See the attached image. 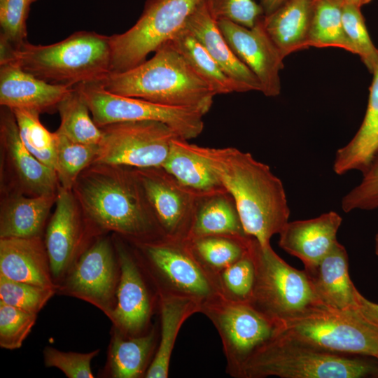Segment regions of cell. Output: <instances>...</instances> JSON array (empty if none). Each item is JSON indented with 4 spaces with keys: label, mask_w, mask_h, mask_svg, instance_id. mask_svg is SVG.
<instances>
[{
    "label": "cell",
    "mask_w": 378,
    "mask_h": 378,
    "mask_svg": "<svg viewBox=\"0 0 378 378\" xmlns=\"http://www.w3.org/2000/svg\"><path fill=\"white\" fill-rule=\"evenodd\" d=\"M72 192L92 233L113 232L132 245L165 238L133 168L93 163Z\"/></svg>",
    "instance_id": "1"
},
{
    "label": "cell",
    "mask_w": 378,
    "mask_h": 378,
    "mask_svg": "<svg viewBox=\"0 0 378 378\" xmlns=\"http://www.w3.org/2000/svg\"><path fill=\"white\" fill-rule=\"evenodd\" d=\"M232 197L246 234L262 246L288 222L290 209L281 181L270 167L234 147L189 144Z\"/></svg>",
    "instance_id": "2"
},
{
    "label": "cell",
    "mask_w": 378,
    "mask_h": 378,
    "mask_svg": "<svg viewBox=\"0 0 378 378\" xmlns=\"http://www.w3.org/2000/svg\"><path fill=\"white\" fill-rule=\"evenodd\" d=\"M154 52L140 64L122 72L110 73L97 82L107 91L119 95L189 108L204 115L208 113L216 93L172 41L163 43Z\"/></svg>",
    "instance_id": "3"
},
{
    "label": "cell",
    "mask_w": 378,
    "mask_h": 378,
    "mask_svg": "<svg viewBox=\"0 0 378 378\" xmlns=\"http://www.w3.org/2000/svg\"><path fill=\"white\" fill-rule=\"evenodd\" d=\"M368 358L321 350L277 330L247 360L242 378L378 377V360Z\"/></svg>",
    "instance_id": "4"
},
{
    "label": "cell",
    "mask_w": 378,
    "mask_h": 378,
    "mask_svg": "<svg viewBox=\"0 0 378 378\" xmlns=\"http://www.w3.org/2000/svg\"><path fill=\"white\" fill-rule=\"evenodd\" d=\"M10 62L53 85L73 88L97 82L110 73V36L78 31L50 45H34L26 40L15 48Z\"/></svg>",
    "instance_id": "5"
},
{
    "label": "cell",
    "mask_w": 378,
    "mask_h": 378,
    "mask_svg": "<svg viewBox=\"0 0 378 378\" xmlns=\"http://www.w3.org/2000/svg\"><path fill=\"white\" fill-rule=\"evenodd\" d=\"M255 269L248 304L276 326L306 310L321 305L309 277L284 261L271 247L251 237L248 245Z\"/></svg>",
    "instance_id": "6"
},
{
    "label": "cell",
    "mask_w": 378,
    "mask_h": 378,
    "mask_svg": "<svg viewBox=\"0 0 378 378\" xmlns=\"http://www.w3.org/2000/svg\"><path fill=\"white\" fill-rule=\"evenodd\" d=\"M133 246L158 296L188 298L201 305L222 295L218 274L200 262L188 241L164 238Z\"/></svg>",
    "instance_id": "7"
},
{
    "label": "cell",
    "mask_w": 378,
    "mask_h": 378,
    "mask_svg": "<svg viewBox=\"0 0 378 378\" xmlns=\"http://www.w3.org/2000/svg\"><path fill=\"white\" fill-rule=\"evenodd\" d=\"M305 343L328 352L376 358L378 328L356 310L312 307L277 326Z\"/></svg>",
    "instance_id": "8"
},
{
    "label": "cell",
    "mask_w": 378,
    "mask_h": 378,
    "mask_svg": "<svg viewBox=\"0 0 378 378\" xmlns=\"http://www.w3.org/2000/svg\"><path fill=\"white\" fill-rule=\"evenodd\" d=\"M202 0H146L136 23L110 36V73L132 69L183 29ZM109 73V74H110Z\"/></svg>",
    "instance_id": "9"
},
{
    "label": "cell",
    "mask_w": 378,
    "mask_h": 378,
    "mask_svg": "<svg viewBox=\"0 0 378 378\" xmlns=\"http://www.w3.org/2000/svg\"><path fill=\"white\" fill-rule=\"evenodd\" d=\"M74 88L99 128L122 122L155 120L166 124L179 138L187 141L198 136L204 128V115L192 108L119 95L107 91L98 82L80 83Z\"/></svg>",
    "instance_id": "10"
},
{
    "label": "cell",
    "mask_w": 378,
    "mask_h": 378,
    "mask_svg": "<svg viewBox=\"0 0 378 378\" xmlns=\"http://www.w3.org/2000/svg\"><path fill=\"white\" fill-rule=\"evenodd\" d=\"M218 332L226 360V372L242 378L244 367L253 354L277 330L276 325L248 303L219 295L201 304Z\"/></svg>",
    "instance_id": "11"
},
{
    "label": "cell",
    "mask_w": 378,
    "mask_h": 378,
    "mask_svg": "<svg viewBox=\"0 0 378 378\" xmlns=\"http://www.w3.org/2000/svg\"><path fill=\"white\" fill-rule=\"evenodd\" d=\"M101 130L94 163L131 168L162 167L173 139L178 136L168 125L155 120L117 122Z\"/></svg>",
    "instance_id": "12"
},
{
    "label": "cell",
    "mask_w": 378,
    "mask_h": 378,
    "mask_svg": "<svg viewBox=\"0 0 378 378\" xmlns=\"http://www.w3.org/2000/svg\"><path fill=\"white\" fill-rule=\"evenodd\" d=\"M119 279L115 246L108 238L100 237L80 254L57 292L89 302L110 318L116 304Z\"/></svg>",
    "instance_id": "13"
},
{
    "label": "cell",
    "mask_w": 378,
    "mask_h": 378,
    "mask_svg": "<svg viewBox=\"0 0 378 378\" xmlns=\"http://www.w3.org/2000/svg\"><path fill=\"white\" fill-rule=\"evenodd\" d=\"M1 191L34 197L58 193L56 172L34 157L22 144L11 109L0 113Z\"/></svg>",
    "instance_id": "14"
},
{
    "label": "cell",
    "mask_w": 378,
    "mask_h": 378,
    "mask_svg": "<svg viewBox=\"0 0 378 378\" xmlns=\"http://www.w3.org/2000/svg\"><path fill=\"white\" fill-rule=\"evenodd\" d=\"M167 239L187 241L203 197L162 167L133 168Z\"/></svg>",
    "instance_id": "15"
},
{
    "label": "cell",
    "mask_w": 378,
    "mask_h": 378,
    "mask_svg": "<svg viewBox=\"0 0 378 378\" xmlns=\"http://www.w3.org/2000/svg\"><path fill=\"white\" fill-rule=\"evenodd\" d=\"M92 234L72 190L59 186L44 239L57 286L88 246V237Z\"/></svg>",
    "instance_id": "16"
},
{
    "label": "cell",
    "mask_w": 378,
    "mask_h": 378,
    "mask_svg": "<svg viewBox=\"0 0 378 378\" xmlns=\"http://www.w3.org/2000/svg\"><path fill=\"white\" fill-rule=\"evenodd\" d=\"M217 22L233 52L259 80L261 92L267 97L279 95L284 57L266 31L263 17L251 28L227 20Z\"/></svg>",
    "instance_id": "17"
},
{
    "label": "cell",
    "mask_w": 378,
    "mask_h": 378,
    "mask_svg": "<svg viewBox=\"0 0 378 378\" xmlns=\"http://www.w3.org/2000/svg\"><path fill=\"white\" fill-rule=\"evenodd\" d=\"M115 251L120 266L116 304L110 319L127 336L141 335L150 328L153 298L136 255L120 241Z\"/></svg>",
    "instance_id": "18"
},
{
    "label": "cell",
    "mask_w": 378,
    "mask_h": 378,
    "mask_svg": "<svg viewBox=\"0 0 378 378\" xmlns=\"http://www.w3.org/2000/svg\"><path fill=\"white\" fill-rule=\"evenodd\" d=\"M72 88L43 81L16 62L0 64V105L13 109L52 113Z\"/></svg>",
    "instance_id": "19"
},
{
    "label": "cell",
    "mask_w": 378,
    "mask_h": 378,
    "mask_svg": "<svg viewBox=\"0 0 378 378\" xmlns=\"http://www.w3.org/2000/svg\"><path fill=\"white\" fill-rule=\"evenodd\" d=\"M342 222V217L333 211L311 219L288 221L279 234V246L299 258L304 270L312 269L337 242Z\"/></svg>",
    "instance_id": "20"
},
{
    "label": "cell",
    "mask_w": 378,
    "mask_h": 378,
    "mask_svg": "<svg viewBox=\"0 0 378 378\" xmlns=\"http://www.w3.org/2000/svg\"><path fill=\"white\" fill-rule=\"evenodd\" d=\"M0 275L57 291L42 237L0 238Z\"/></svg>",
    "instance_id": "21"
},
{
    "label": "cell",
    "mask_w": 378,
    "mask_h": 378,
    "mask_svg": "<svg viewBox=\"0 0 378 378\" xmlns=\"http://www.w3.org/2000/svg\"><path fill=\"white\" fill-rule=\"evenodd\" d=\"M185 27L205 47L223 71L237 85L239 92H261L259 80L233 52L204 0L192 13Z\"/></svg>",
    "instance_id": "22"
},
{
    "label": "cell",
    "mask_w": 378,
    "mask_h": 378,
    "mask_svg": "<svg viewBox=\"0 0 378 378\" xmlns=\"http://www.w3.org/2000/svg\"><path fill=\"white\" fill-rule=\"evenodd\" d=\"M321 305L338 310L357 309V288L350 279L346 248L338 241L314 267L304 270Z\"/></svg>",
    "instance_id": "23"
},
{
    "label": "cell",
    "mask_w": 378,
    "mask_h": 378,
    "mask_svg": "<svg viewBox=\"0 0 378 378\" xmlns=\"http://www.w3.org/2000/svg\"><path fill=\"white\" fill-rule=\"evenodd\" d=\"M369 98L363 122L350 141L335 153L332 169L338 175L364 173L378 155V59L372 71Z\"/></svg>",
    "instance_id": "24"
},
{
    "label": "cell",
    "mask_w": 378,
    "mask_h": 378,
    "mask_svg": "<svg viewBox=\"0 0 378 378\" xmlns=\"http://www.w3.org/2000/svg\"><path fill=\"white\" fill-rule=\"evenodd\" d=\"M56 195L1 194L0 238L42 237Z\"/></svg>",
    "instance_id": "25"
},
{
    "label": "cell",
    "mask_w": 378,
    "mask_h": 378,
    "mask_svg": "<svg viewBox=\"0 0 378 378\" xmlns=\"http://www.w3.org/2000/svg\"><path fill=\"white\" fill-rule=\"evenodd\" d=\"M160 335L153 358L146 378H167L176 340L184 322L192 315L200 313L197 301L174 295L158 296Z\"/></svg>",
    "instance_id": "26"
},
{
    "label": "cell",
    "mask_w": 378,
    "mask_h": 378,
    "mask_svg": "<svg viewBox=\"0 0 378 378\" xmlns=\"http://www.w3.org/2000/svg\"><path fill=\"white\" fill-rule=\"evenodd\" d=\"M312 0H286L272 13L263 16L266 31L285 58L308 48Z\"/></svg>",
    "instance_id": "27"
},
{
    "label": "cell",
    "mask_w": 378,
    "mask_h": 378,
    "mask_svg": "<svg viewBox=\"0 0 378 378\" xmlns=\"http://www.w3.org/2000/svg\"><path fill=\"white\" fill-rule=\"evenodd\" d=\"M158 343V330L151 326L146 332L127 336L115 328L109 351L112 377L139 378L145 374Z\"/></svg>",
    "instance_id": "28"
},
{
    "label": "cell",
    "mask_w": 378,
    "mask_h": 378,
    "mask_svg": "<svg viewBox=\"0 0 378 378\" xmlns=\"http://www.w3.org/2000/svg\"><path fill=\"white\" fill-rule=\"evenodd\" d=\"M180 183L206 195L227 192L207 164L189 147L187 140L173 139L162 167Z\"/></svg>",
    "instance_id": "29"
},
{
    "label": "cell",
    "mask_w": 378,
    "mask_h": 378,
    "mask_svg": "<svg viewBox=\"0 0 378 378\" xmlns=\"http://www.w3.org/2000/svg\"><path fill=\"white\" fill-rule=\"evenodd\" d=\"M208 236H248L243 228L234 201L227 192L203 197L187 241Z\"/></svg>",
    "instance_id": "30"
},
{
    "label": "cell",
    "mask_w": 378,
    "mask_h": 378,
    "mask_svg": "<svg viewBox=\"0 0 378 378\" xmlns=\"http://www.w3.org/2000/svg\"><path fill=\"white\" fill-rule=\"evenodd\" d=\"M195 72L216 94L239 92L234 83L223 71L201 42L186 27L171 40Z\"/></svg>",
    "instance_id": "31"
},
{
    "label": "cell",
    "mask_w": 378,
    "mask_h": 378,
    "mask_svg": "<svg viewBox=\"0 0 378 378\" xmlns=\"http://www.w3.org/2000/svg\"><path fill=\"white\" fill-rule=\"evenodd\" d=\"M342 6L340 0H312L309 47H334L353 53L343 28Z\"/></svg>",
    "instance_id": "32"
},
{
    "label": "cell",
    "mask_w": 378,
    "mask_h": 378,
    "mask_svg": "<svg viewBox=\"0 0 378 378\" xmlns=\"http://www.w3.org/2000/svg\"><path fill=\"white\" fill-rule=\"evenodd\" d=\"M60 125L56 132L80 144L99 145L102 131L90 115L85 100L73 87L57 107Z\"/></svg>",
    "instance_id": "33"
},
{
    "label": "cell",
    "mask_w": 378,
    "mask_h": 378,
    "mask_svg": "<svg viewBox=\"0 0 378 378\" xmlns=\"http://www.w3.org/2000/svg\"><path fill=\"white\" fill-rule=\"evenodd\" d=\"M251 238L208 236L186 241L200 262L218 274L247 252Z\"/></svg>",
    "instance_id": "34"
},
{
    "label": "cell",
    "mask_w": 378,
    "mask_h": 378,
    "mask_svg": "<svg viewBox=\"0 0 378 378\" xmlns=\"http://www.w3.org/2000/svg\"><path fill=\"white\" fill-rule=\"evenodd\" d=\"M56 133L55 172L59 186L72 190L81 172L95 161L99 145L74 142Z\"/></svg>",
    "instance_id": "35"
},
{
    "label": "cell",
    "mask_w": 378,
    "mask_h": 378,
    "mask_svg": "<svg viewBox=\"0 0 378 378\" xmlns=\"http://www.w3.org/2000/svg\"><path fill=\"white\" fill-rule=\"evenodd\" d=\"M20 139L26 148L38 160L56 168V133L48 131L40 122L39 113L24 109L11 110Z\"/></svg>",
    "instance_id": "36"
},
{
    "label": "cell",
    "mask_w": 378,
    "mask_h": 378,
    "mask_svg": "<svg viewBox=\"0 0 378 378\" xmlns=\"http://www.w3.org/2000/svg\"><path fill=\"white\" fill-rule=\"evenodd\" d=\"M218 276L220 291L224 297L248 303L255 277V264L249 248L240 259L223 270Z\"/></svg>",
    "instance_id": "37"
},
{
    "label": "cell",
    "mask_w": 378,
    "mask_h": 378,
    "mask_svg": "<svg viewBox=\"0 0 378 378\" xmlns=\"http://www.w3.org/2000/svg\"><path fill=\"white\" fill-rule=\"evenodd\" d=\"M57 289L13 281L0 275V301L24 311L38 314Z\"/></svg>",
    "instance_id": "38"
},
{
    "label": "cell",
    "mask_w": 378,
    "mask_h": 378,
    "mask_svg": "<svg viewBox=\"0 0 378 378\" xmlns=\"http://www.w3.org/2000/svg\"><path fill=\"white\" fill-rule=\"evenodd\" d=\"M342 24L353 54L358 55L372 73L378 59V49L371 40L360 8L343 4Z\"/></svg>",
    "instance_id": "39"
},
{
    "label": "cell",
    "mask_w": 378,
    "mask_h": 378,
    "mask_svg": "<svg viewBox=\"0 0 378 378\" xmlns=\"http://www.w3.org/2000/svg\"><path fill=\"white\" fill-rule=\"evenodd\" d=\"M37 314L8 305L0 301V346L19 349L30 333Z\"/></svg>",
    "instance_id": "40"
},
{
    "label": "cell",
    "mask_w": 378,
    "mask_h": 378,
    "mask_svg": "<svg viewBox=\"0 0 378 378\" xmlns=\"http://www.w3.org/2000/svg\"><path fill=\"white\" fill-rule=\"evenodd\" d=\"M216 21L227 20L246 27H253L264 16L257 0H204Z\"/></svg>",
    "instance_id": "41"
},
{
    "label": "cell",
    "mask_w": 378,
    "mask_h": 378,
    "mask_svg": "<svg viewBox=\"0 0 378 378\" xmlns=\"http://www.w3.org/2000/svg\"><path fill=\"white\" fill-rule=\"evenodd\" d=\"M37 0H4L0 2L1 36L15 47L26 41L27 19Z\"/></svg>",
    "instance_id": "42"
},
{
    "label": "cell",
    "mask_w": 378,
    "mask_h": 378,
    "mask_svg": "<svg viewBox=\"0 0 378 378\" xmlns=\"http://www.w3.org/2000/svg\"><path fill=\"white\" fill-rule=\"evenodd\" d=\"M99 352V349L88 353L66 352L46 346L44 363L46 367L58 368L69 378H92L91 361Z\"/></svg>",
    "instance_id": "43"
},
{
    "label": "cell",
    "mask_w": 378,
    "mask_h": 378,
    "mask_svg": "<svg viewBox=\"0 0 378 378\" xmlns=\"http://www.w3.org/2000/svg\"><path fill=\"white\" fill-rule=\"evenodd\" d=\"M341 206L346 213L378 208V155L363 173L360 183L342 197Z\"/></svg>",
    "instance_id": "44"
},
{
    "label": "cell",
    "mask_w": 378,
    "mask_h": 378,
    "mask_svg": "<svg viewBox=\"0 0 378 378\" xmlns=\"http://www.w3.org/2000/svg\"><path fill=\"white\" fill-rule=\"evenodd\" d=\"M356 298L358 311L378 328V304L365 298L358 290L356 292Z\"/></svg>",
    "instance_id": "45"
},
{
    "label": "cell",
    "mask_w": 378,
    "mask_h": 378,
    "mask_svg": "<svg viewBox=\"0 0 378 378\" xmlns=\"http://www.w3.org/2000/svg\"><path fill=\"white\" fill-rule=\"evenodd\" d=\"M286 0H257L265 15H269L281 6Z\"/></svg>",
    "instance_id": "46"
},
{
    "label": "cell",
    "mask_w": 378,
    "mask_h": 378,
    "mask_svg": "<svg viewBox=\"0 0 378 378\" xmlns=\"http://www.w3.org/2000/svg\"><path fill=\"white\" fill-rule=\"evenodd\" d=\"M344 4H351L359 8L371 2L372 0H340Z\"/></svg>",
    "instance_id": "47"
},
{
    "label": "cell",
    "mask_w": 378,
    "mask_h": 378,
    "mask_svg": "<svg viewBox=\"0 0 378 378\" xmlns=\"http://www.w3.org/2000/svg\"><path fill=\"white\" fill-rule=\"evenodd\" d=\"M374 252L375 254L378 256V232L374 237Z\"/></svg>",
    "instance_id": "48"
},
{
    "label": "cell",
    "mask_w": 378,
    "mask_h": 378,
    "mask_svg": "<svg viewBox=\"0 0 378 378\" xmlns=\"http://www.w3.org/2000/svg\"><path fill=\"white\" fill-rule=\"evenodd\" d=\"M376 359H377V360H378V356H377Z\"/></svg>",
    "instance_id": "49"
},
{
    "label": "cell",
    "mask_w": 378,
    "mask_h": 378,
    "mask_svg": "<svg viewBox=\"0 0 378 378\" xmlns=\"http://www.w3.org/2000/svg\"><path fill=\"white\" fill-rule=\"evenodd\" d=\"M2 1H4V0H0V2Z\"/></svg>",
    "instance_id": "50"
}]
</instances>
